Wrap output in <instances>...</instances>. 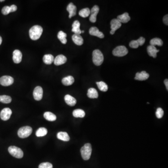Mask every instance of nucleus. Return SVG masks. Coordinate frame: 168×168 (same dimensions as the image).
<instances>
[{
	"instance_id": "20",
	"label": "nucleus",
	"mask_w": 168,
	"mask_h": 168,
	"mask_svg": "<svg viewBox=\"0 0 168 168\" xmlns=\"http://www.w3.org/2000/svg\"><path fill=\"white\" fill-rule=\"evenodd\" d=\"M117 19L121 23H127L130 20V17L128 13H124L117 16Z\"/></svg>"
},
{
	"instance_id": "26",
	"label": "nucleus",
	"mask_w": 168,
	"mask_h": 168,
	"mask_svg": "<svg viewBox=\"0 0 168 168\" xmlns=\"http://www.w3.org/2000/svg\"><path fill=\"white\" fill-rule=\"evenodd\" d=\"M44 62L46 65H51L54 62V57L51 54H46L43 58Z\"/></svg>"
},
{
	"instance_id": "40",
	"label": "nucleus",
	"mask_w": 168,
	"mask_h": 168,
	"mask_svg": "<svg viewBox=\"0 0 168 168\" xmlns=\"http://www.w3.org/2000/svg\"><path fill=\"white\" fill-rule=\"evenodd\" d=\"M163 23L165 24L166 25H168V15H166L165 16V17H163Z\"/></svg>"
},
{
	"instance_id": "34",
	"label": "nucleus",
	"mask_w": 168,
	"mask_h": 168,
	"mask_svg": "<svg viewBox=\"0 0 168 168\" xmlns=\"http://www.w3.org/2000/svg\"><path fill=\"white\" fill-rule=\"evenodd\" d=\"M163 114H164V112H163V109H161L160 107H159L157 109L156 111V115L157 118H162L163 116Z\"/></svg>"
},
{
	"instance_id": "10",
	"label": "nucleus",
	"mask_w": 168,
	"mask_h": 168,
	"mask_svg": "<svg viewBox=\"0 0 168 168\" xmlns=\"http://www.w3.org/2000/svg\"><path fill=\"white\" fill-rule=\"evenodd\" d=\"M100 9L97 5L94 6L91 10H90V16L89 20L92 23H95L96 22L97 16L99 13Z\"/></svg>"
},
{
	"instance_id": "16",
	"label": "nucleus",
	"mask_w": 168,
	"mask_h": 168,
	"mask_svg": "<svg viewBox=\"0 0 168 168\" xmlns=\"http://www.w3.org/2000/svg\"><path fill=\"white\" fill-rule=\"evenodd\" d=\"M67 11L69 13V18H71L72 17L76 15V12H77V7L75 5H74L73 3H70L68 5L67 7Z\"/></svg>"
},
{
	"instance_id": "22",
	"label": "nucleus",
	"mask_w": 168,
	"mask_h": 168,
	"mask_svg": "<svg viewBox=\"0 0 168 168\" xmlns=\"http://www.w3.org/2000/svg\"><path fill=\"white\" fill-rule=\"evenodd\" d=\"M57 138L59 140H61L63 141H68L70 140V137L68 134L65 132H60L57 133Z\"/></svg>"
},
{
	"instance_id": "18",
	"label": "nucleus",
	"mask_w": 168,
	"mask_h": 168,
	"mask_svg": "<svg viewBox=\"0 0 168 168\" xmlns=\"http://www.w3.org/2000/svg\"><path fill=\"white\" fill-rule=\"evenodd\" d=\"M159 50H157L156 47L152 45H149L147 47L148 53L149 56L152 57L154 58H156L157 56V53H158Z\"/></svg>"
},
{
	"instance_id": "38",
	"label": "nucleus",
	"mask_w": 168,
	"mask_h": 168,
	"mask_svg": "<svg viewBox=\"0 0 168 168\" xmlns=\"http://www.w3.org/2000/svg\"><path fill=\"white\" fill-rule=\"evenodd\" d=\"M137 41L139 44V46H142L145 43V39L143 37H140L139 39L137 40Z\"/></svg>"
},
{
	"instance_id": "1",
	"label": "nucleus",
	"mask_w": 168,
	"mask_h": 168,
	"mask_svg": "<svg viewBox=\"0 0 168 168\" xmlns=\"http://www.w3.org/2000/svg\"><path fill=\"white\" fill-rule=\"evenodd\" d=\"M43 31V28L40 26H34L29 29V37L33 40H37L40 38Z\"/></svg>"
},
{
	"instance_id": "4",
	"label": "nucleus",
	"mask_w": 168,
	"mask_h": 168,
	"mask_svg": "<svg viewBox=\"0 0 168 168\" xmlns=\"http://www.w3.org/2000/svg\"><path fill=\"white\" fill-rule=\"evenodd\" d=\"M8 151L10 154L16 158H22L23 157V152L20 148L11 146L8 148Z\"/></svg>"
},
{
	"instance_id": "35",
	"label": "nucleus",
	"mask_w": 168,
	"mask_h": 168,
	"mask_svg": "<svg viewBox=\"0 0 168 168\" xmlns=\"http://www.w3.org/2000/svg\"><path fill=\"white\" fill-rule=\"evenodd\" d=\"M38 168H53V165L51 163L46 162L40 164Z\"/></svg>"
},
{
	"instance_id": "23",
	"label": "nucleus",
	"mask_w": 168,
	"mask_h": 168,
	"mask_svg": "<svg viewBox=\"0 0 168 168\" xmlns=\"http://www.w3.org/2000/svg\"><path fill=\"white\" fill-rule=\"evenodd\" d=\"M72 39L73 42L78 45H82L84 42L83 38L79 35H73L72 36Z\"/></svg>"
},
{
	"instance_id": "32",
	"label": "nucleus",
	"mask_w": 168,
	"mask_h": 168,
	"mask_svg": "<svg viewBox=\"0 0 168 168\" xmlns=\"http://www.w3.org/2000/svg\"><path fill=\"white\" fill-rule=\"evenodd\" d=\"M90 15V10L87 8L82 9L79 12V16L84 18L88 17Z\"/></svg>"
},
{
	"instance_id": "37",
	"label": "nucleus",
	"mask_w": 168,
	"mask_h": 168,
	"mask_svg": "<svg viewBox=\"0 0 168 168\" xmlns=\"http://www.w3.org/2000/svg\"><path fill=\"white\" fill-rule=\"evenodd\" d=\"M1 12L4 15H7L10 13V7L9 6H6L4 7L1 10Z\"/></svg>"
},
{
	"instance_id": "5",
	"label": "nucleus",
	"mask_w": 168,
	"mask_h": 168,
	"mask_svg": "<svg viewBox=\"0 0 168 168\" xmlns=\"http://www.w3.org/2000/svg\"><path fill=\"white\" fill-rule=\"evenodd\" d=\"M32 132V128L29 126H25L20 128L18 131V135L21 138H25L31 135Z\"/></svg>"
},
{
	"instance_id": "11",
	"label": "nucleus",
	"mask_w": 168,
	"mask_h": 168,
	"mask_svg": "<svg viewBox=\"0 0 168 168\" xmlns=\"http://www.w3.org/2000/svg\"><path fill=\"white\" fill-rule=\"evenodd\" d=\"M111 25V31H110V34H114L116 30L119 29L122 26V23H120L117 19H113L110 22Z\"/></svg>"
},
{
	"instance_id": "14",
	"label": "nucleus",
	"mask_w": 168,
	"mask_h": 168,
	"mask_svg": "<svg viewBox=\"0 0 168 168\" xmlns=\"http://www.w3.org/2000/svg\"><path fill=\"white\" fill-rule=\"evenodd\" d=\"M22 53L18 50H16L14 51L13 53V60L16 64H19L21 62L22 60Z\"/></svg>"
},
{
	"instance_id": "43",
	"label": "nucleus",
	"mask_w": 168,
	"mask_h": 168,
	"mask_svg": "<svg viewBox=\"0 0 168 168\" xmlns=\"http://www.w3.org/2000/svg\"><path fill=\"white\" fill-rule=\"evenodd\" d=\"M81 32L82 33H84V31H81Z\"/></svg>"
},
{
	"instance_id": "41",
	"label": "nucleus",
	"mask_w": 168,
	"mask_h": 168,
	"mask_svg": "<svg viewBox=\"0 0 168 168\" xmlns=\"http://www.w3.org/2000/svg\"><path fill=\"white\" fill-rule=\"evenodd\" d=\"M165 85L167 89V90H168V79H165Z\"/></svg>"
},
{
	"instance_id": "9",
	"label": "nucleus",
	"mask_w": 168,
	"mask_h": 168,
	"mask_svg": "<svg viewBox=\"0 0 168 168\" xmlns=\"http://www.w3.org/2000/svg\"><path fill=\"white\" fill-rule=\"evenodd\" d=\"M43 88L40 86H38L35 88L33 91V97L35 100L37 101H39L43 98Z\"/></svg>"
},
{
	"instance_id": "8",
	"label": "nucleus",
	"mask_w": 168,
	"mask_h": 168,
	"mask_svg": "<svg viewBox=\"0 0 168 168\" xmlns=\"http://www.w3.org/2000/svg\"><path fill=\"white\" fill-rule=\"evenodd\" d=\"M12 111L9 108H5L3 109L0 113V117L3 121H7L10 119L12 115Z\"/></svg>"
},
{
	"instance_id": "3",
	"label": "nucleus",
	"mask_w": 168,
	"mask_h": 168,
	"mask_svg": "<svg viewBox=\"0 0 168 168\" xmlns=\"http://www.w3.org/2000/svg\"><path fill=\"white\" fill-rule=\"evenodd\" d=\"M93 61L95 66H100L103 63L104 56L102 53L99 50H95L93 53Z\"/></svg>"
},
{
	"instance_id": "31",
	"label": "nucleus",
	"mask_w": 168,
	"mask_h": 168,
	"mask_svg": "<svg viewBox=\"0 0 168 168\" xmlns=\"http://www.w3.org/2000/svg\"><path fill=\"white\" fill-rule=\"evenodd\" d=\"M97 85L101 91L107 92L108 90V86L104 82L100 81L96 82Z\"/></svg>"
},
{
	"instance_id": "12",
	"label": "nucleus",
	"mask_w": 168,
	"mask_h": 168,
	"mask_svg": "<svg viewBox=\"0 0 168 168\" xmlns=\"http://www.w3.org/2000/svg\"><path fill=\"white\" fill-rule=\"evenodd\" d=\"M67 58L64 55H59L57 56L54 60V63L56 66H60L66 63Z\"/></svg>"
},
{
	"instance_id": "2",
	"label": "nucleus",
	"mask_w": 168,
	"mask_h": 168,
	"mask_svg": "<svg viewBox=\"0 0 168 168\" xmlns=\"http://www.w3.org/2000/svg\"><path fill=\"white\" fill-rule=\"evenodd\" d=\"M92 146L90 143H86L81 149V152L82 157L84 160H88L91 156Z\"/></svg>"
},
{
	"instance_id": "42",
	"label": "nucleus",
	"mask_w": 168,
	"mask_h": 168,
	"mask_svg": "<svg viewBox=\"0 0 168 168\" xmlns=\"http://www.w3.org/2000/svg\"><path fill=\"white\" fill-rule=\"evenodd\" d=\"M2 41H3V40H2V38H1V37L0 36V45H1V43H2Z\"/></svg>"
},
{
	"instance_id": "6",
	"label": "nucleus",
	"mask_w": 168,
	"mask_h": 168,
	"mask_svg": "<svg viewBox=\"0 0 168 168\" xmlns=\"http://www.w3.org/2000/svg\"><path fill=\"white\" fill-rule=\"evenodd\" d=\"M128 50L124 46H119L116 47L113 51V54L116 57H123L128 53Z\"/></svg>"
},
{
	"instance_id": "13",
	"label": "nucleus",
	"mask_w": 168,
	"mask_h": 168,
	"mask_svg": "<svg viewBox=\"0 0 168 168\" xmlns=\"http://www.w3.org/2000/svg\"><path fill=\"white\" fill-rule=\"evenodd\" d=\"M89 34L92 36H96L100 38H103L104 35L102 32L100 31L99 29L96 27H92L89 29Z\"/></svg>"
},
{
	"instance_id": "28",
	"label": "nucleus",
	"mask_w": 168,
	"mask_h": 168,
	"mask_svg": "<svg viewBox=\"0 0 168 168\" xmlns=\"http://www.w3.org/2000/svg\"><path fill=\"white\" fill-rule=\"evenodd\" d=\"M57 38L63 44H66L67 40L66 39L67 34L63 31H60L57 34Z\"/></svg>"
},
{
	"instance_id": "39",
	"label": "nucleus",
	"mask_w": 168,
	"mask_h": 168,
	"mask_svg": "<svg viewBox=\"0 0 168 168\" xmlns=\"http://www.w3.org/2000/svg\"><path fill=\"white\" fill-rule=\"evenodd\" d=\"M10 7V13L14 12L15 11H16L17 8L16 6L15 5H12Z\"/></svg>"
},
{
	"instance_id": "30",
	"label": "nucleus",
	"mask_w": 168,
	"mask_h": 168,
	"mask_svg": "<svg viewBox=\"0 0 168 168\" xmlns=\"http://www.w3.org/2000/svg\"><path fill=\"white\" fill-rule=\"evenodd\" d=\"M47 129L45 128H40L36 131V135L37 137H43L47 134Z\"/></svg>"
},
{
	"instance_id": "29",
	"label": "nucleus",
	"mask_w": 168,
	"mask_h": 168,
	"mask_svg": "<svg viewBox=\"0 0 168 168\" xmlns=\"http://www.w3.org/2000/svg\"><path fill=\"white\" fill-rule=\"evenodd\" d=\"M150 45L155 46L156 45H158L159 46H162L163 44V42L160 38H154L150 41Z\"/></svg>"
},
{
	"instance_id": "7",
	"label": "nucleus",
	"mask_w": 168,
	"mask_h": 168,
	"mask_svg": "<svg viewBox=\"0 0 168 168\" xmlns=\"http://www.w3.org/2000/svg\"><path fill=\"white\" fill-rule=\"evenodd\" d=\"M14 79L10 76H3L0 78V84L3 86L8 87L13 84Z\"/></svg>"
},
{
	"instance_id": "19",
	"label": "nucleus",
	"mask_w": 168,
	"mask_h": 168,
	"mask_svg": "<svg viewBox=\"0 0 168 168\" xmlns=\"http://www.w3.org/2000/svg\"><path fill=\"white\" fill-rule=\"evenodd\" d=\"M64 99H65L66 103L71 107L74 106L77 103V100L75 99L71 95H69V94L66 95Z\"/></svg>"
},
{
	"instance_id": "15",
	"label": "nucleus",
	"mask_w": 168,
	"mask_h": 168,
	"mask_svg": "<svg viewBox=\"0 0 168 168\" xmlns=\"http://www.w3.org/2000/svg\"><path fill=\"white\" fill-rule=\"evenodd\" d=\"M150 77V75L145 71H142L141 72H137L135 74V79L137 81H146Z\"/></svg>"
},
{
	"instance_id": "33",
	"label": "nucleus",
	"mask_w": 168,
	"mask_h": 168,
	"mask_svg": "<svg viewBox=\"0 0 168 168\" xmlns=\"http://www.w3.org/2000/svg\"><path fill=\"white\" fill-rule=\"evenodd\" d=\"M12 101L11 97L8 95H0V102L3 103H10Z\"/></svg>"
},
{
	"instance_id": "27",
	"label": "nucleus",
	"mask_w": 168,
	"mask_h": 168,
	"mask_svg": "<svg viewBox=\"0 0 168 168\" xmlns=\"http://www.w3.org/2000/svg\"><path fill=\"white\" fill-rule=\"evenodd\" d=\"M72 115L75 118H84L85 116V112L83 110L77 109L73 111Z\"/></svg>"
},
{
	"instance_id": "25",
	"label": "nucleus",
	"mask_w": 168,
	"mask_h": 168,
	"mask_svg": "<svg viewBox=\"0 0 168 168\" xmlns=\"http://www.w3.org/2000/svg\"><path fill=\"white\" fill-rule=\"evenodd\" d=\"M44 118L47 121L53 122L56 121L57 117L54 113L50 112H46L44 113Z\"/></svg>"
},
{
	"instance_id": "36",
	"label": "nucleus",
	"mask_w": 168,
	"mask_h": 168,
	"mask_svg": "<svg viewBox=\"0 0 168 168\" xmlns=\"http://www.w3.org/2000/svg\"><path fill=\"white\" fill-rule=\"evenodd\" d=\"M129 46L134 49H137L139 46V44L137 40H132L129 43Z\"/></svg>"
},
{
	"instance_id": "21",
	"label": "nucleus",
	"mask_w": 168,
	"mask_h": 168,
	"mask_svg": "<svg viewBox=\"0 0 168 168\" xmlns=\"http://www.w3.org/2000/svg\"><path fill=\"white\" fill-rule=\"evenodd\" d=\"M74 82V79L72 76H69L63 78L62 80V83L66 86L72 85Z\"/></svg>"
},
{
	"instance_id": "24",
	"label": "nucleus",
	"mask_w": 168,
	"mask_h": 168,
	"mask_svg": "<svg viewBox=\"0 0 168 168\" xmlns=\"http://www.w3.org/2000/svg\"><path fill=\"white\" fill-rule=\"evenodd\" d=\"M87 96L91 99H96L98 97L97 91L94 88H90L88 90Z\"/></svg>"
},
{
	"instance_id": "17",
	"label": "nucleus",
	"mask_w": 168,
	"mask_h": 168,
	"mask_svg": "<svg viewBox=\"0 0 168 168\" xmlns=\"http://www.w3.org/2000/svg\"><path fill=\"white\" fill-rule=\"evenodd\" d=\"M80 26L81 23H79V21H75L73 22V24L72 25V31L75 33L74 34L80 35L82 33L80 29Z\"/></svg>"
}]
</instances>
